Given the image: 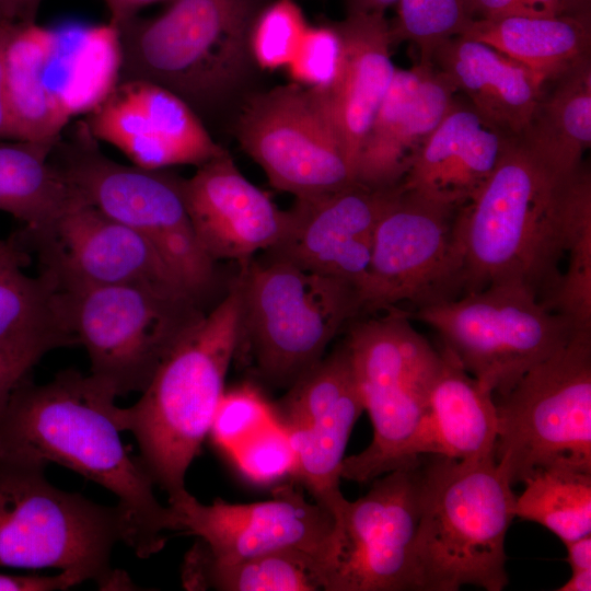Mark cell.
I'll use <instances>...</instances> for the list:
<instances>
[{
	"label": "cell",
	"instance_id": "1f68e13d",
	"mask_svg": "<svg viewBox=\"0 0 591 591\" xmlns=\"http://www.w3.org/2000/svg\"><path fill=\"white\" fill-rule=\"evenodd\" d=\"M56 38L55 28L14 23L5 48V80L13 140L56 142L66 125L42 82V68Z\"/></svg>",
	"mask_w": 591,
	"mask_h": 591
},
{
	"label": "cell",
	"instance_id": "d6a6232c",
	"mask_svg": "<svg viewBox=\"0 0 591 591\" xmlns=\"http://www.w3.org/2000/svg\"><path fill=\"white\" fill-rule=\"evenodd\" d=\"M0 258V343L50 350L77 345L61 317L58 290L45 275Z\"/></svg>",
	"mask_w": 591,
	"mask_h": 591
},
{
	"label": "cell",
	"instance_id": "7402d4cb",
	"mask_svg": "<svg viewBox=\"0 0 591 591\" xmlns=\"http://www.w3.org/2000/svg\"><path fill=\"white\" fill-rule=\"evenodd\" d=\"M456 92L432 62L396 68L360 148L355 182L370 188L401 185Z\"/></svg>",
	"mask_w": 591,
	"mask_h": 591
},
{
	"label": "cell",
	"instance_id": "74e56055",
	"mask_svg": "<svg viewBox=\"0 0 591 591\" xmlns=\"http://www.w3.org/2000/svg\"><path fill=\"white\" fill-rule=\"evenodd\" d=\"M343 58V39L336 24L309 25L286 69L292 83L325 93L335 85Z\"/></svg>",
	"mask_w": 591,
	"mask_h": 591
},
{
	"label": "cell",
	"instance_id": "f907efd6",
	"mask_svg": "<svg viewBox=\"0 0 591 591\" xmlns=\"http://www.w3.org/2000/svg\"><path fill=\"white\" fill-rule=\"evenodd\" d=\"M591 590V569L576 571L571 573L570 579L557 591H590Z\"/></svg>",
	"mask_w": 591,
	"mask_h": 591
},
{
	"label": "cell",
	"instance_id": "8992f818",
	"mask_svg": "<svg viewBox=\"0 0 591 591\" xmlns=\"http://www.w3.org/2000/svg\"><path fill=\"white\" fill-rule=\"evenodd\" d=\"M45 467L0 456V567L54 568L102 589H127L126 575L111 567L112 551L124 538L117 506L55 487Z\"/></svg>",
	"mask_w": 591,
	"mask_h": 591
},
{
	"label": "cell",
	"instance_id": "8fae6325",
	"mask_svg": "<svg viewBox=\"0 0 591 591\" xmlns=\"http://www.w3.org/2000/svg\"><path fill=\"white\" fill-rule=\"evenodd\" d=\"M61 317L90 360V374L118 397L141 393L158 367L206 314L189 294L149 285L58 289Z\"/></svg>",
	"mask_w": 591,
	"mask_h": 591
},
{
	"label": "cell",
	"instance_id": "7bdbcfd3",
	"mask_svg": "<svg viewBox=\"0 0 591 591\" xmlns=\"http://www.w3.org/2000/svg\"><path fill=\"white\" fill-rule=\"evenodd\" d=\"M13 24L0 22V140H13L5 80V48Z\"/></svg>",
	"mask_w": 591,
	"mask_h": 591
},
{
	"label": "cell",
	"instance_id": "5b68a950",
	"mask_svg": "<svg viewBox=\"0 0 591 591\" xmlns=\"http://www.w3.org/2000/svg\"><path fill=\"white\" fill-rule=\"evenodd\" d=\"M239 266L241 317L234 360L263 385L288 390L361 314L359 292L345 280L266 254Z\"/></svg>",
	"mask_w": 591,
	"mask_h": 591
},
{
	"label": "cell",
	"instance_id": "60d3db41",
	"mask_svg": "<svg viewBox=\"0 0 591 591\" xmlns=\"http://www.w3.org/2000/svg\"><path fill=\"white\" fill-rule=\"evenodd\" d=\"M82 580L69 571H58L53 576L38 573L11 575L0 572V591H53L65 590Z\"/></svg>",
	"mask_w": 591,
	"mask_h": 591
},
{
	"label": "cell",
	"instance_id": "ba28073f",
	"mask_svg": "<svg viewBox=\"0 0 591 591\" xmlns=\"http://www.w3.org/2000/svg\"><path fill=\"white\" fill-rule=\"evenodd\" d=\"M49 159L88 204L146 239L204 308L220 275L194 232L183 177L108 158L82 119L61 134Z\"/></svg>",
	"mask_w": 591,
	"mask_h": 591
},
{
	"label": "cell",
	"instance_id": "f1b7e54d",
	"mask_svg": "<svg viewBox=\"0 0 591 591\" xmlns=\"http://www.w3.org/2000/svg\"><path fill=\"white\" fill-rule=\"evenodd\" d=\"M459 36L491 46L545 83L590 57V21L571 16L474 19Z\"/></svg>",
	"mask_w": 591,
	"mask_h": 591
},
{
	"label": "cell",
	"instance_id": "cb8c5ba5",
	"mask_svg": "<svg viewBox=\"0 0 591 591\" xmlns=\"http://www.w3.org/2000/svg\"><path fill=\"white\" fill-rule=\"evenodd\" d=\"M344 58L335 85L314 92L346 152L355 177L356 161L396 67L391 28L383 13L349 12L336 24Z\"/></svg>",
	"mask_w": 591,
	"mask_h": 591
},
{
	"label": "cell",
	"instance_id": "484cf974",
	"mask_svg": "<svg viewBox=\"0 0 591 591\" xmlns=\"http://www.w3.org/2000/svg\"><path fill=\"white\" fill-rule=\"evenodd\" d=\"M432 63L489 124L519 137L543 95L545 82L491 46L455 36L433 53Z\"/></svg>",
	"mask_w": 591,
	"mask_h": 591
},
{
	"label": "cell",
	"instance_id": "f6af8a7d",
	"mask_svg": "<svg viewBox=\"0 0 591 591\" xmlns=\"http://www.w3.org/2000/svg\"><path fill=\"white\" fill-rule=\"evenodd\" d=\"M43 0H0V22L33 23Z\"/></svg>",
	"mask_w": 591,
	"mask_h": 591
},
{
	"label": "cell",
	"instance_id": "ab89813d",
	"mask_svg": "<svg viewBox=\"0 0 591 591\" xmlns=\"http://www.w3.org/2000/svg\"><path fill=\"white\" fill-rule=\"evenodd\" d=\"M44 355L38 349L0 343V412Z\"/></svg>",
	"mask_w": 591,
	"mask_h": 591
},
{
	"label": "cell",
	"instance_id": "e575fe53",
	"mask_svg": "<svg viewBox=\"0 0 591 591\" xmlns=\"http://www.w3.org/2000/svg\"><path fill=\"white\" fill-rule=\"evenodd\" d=\"M474 16L472 0H399L392 40L409 42L419 50V62L431 63L434 50L459 36Z\"/></svg>",
	"mask_w": 591,
	"mask_h": 591
},
{
	"label": "cell",
	"instance_id": "d6986e66",
	"mask_svg": "<svg viewBox=\"0 0 591 591\" xmlns=\"http://www.w3.org/2000/svg\"><path fill=\"white\" fill-rule=\"evenodd\" d=\"M82 120L99 142L143 169L197 167L225 152L185 101L146 80L118 81Z\"/></svg>",
	"mask_w": 591,
	"mask_h": 591
},
{
	"label": "cell",
	"instance_id": "4dcf8cb0",
	"mask_svg": "<svg viewBox=\"0 0 591 591\" xmlns=\"http://www.w3.org/2000/svg\"><path fill=\"white\" fill-rule=\"evenodd\" d=\"M55 142L0 140V211L39 230L85 201L50 161Z\"/></svg>",
	"mask_w": 591,
	"mask_h": 591
},
{
	"label": "cell",
	"instance_id": "f35d334b",
	"mask_svg": "<svg viewBox=\"0 0 591 591\" xmlns=\"http://www.w3.org/2000/svg\"><path fill=\"white\" fill-rule=\"evenodd\" d=\"M229 457L247 480L270 485L293 478L294 453L276 419L232 450Z\"/></svg>",
	"mask_w": 591,
	"mask_h": 591
},
{
	"label": "cell",
	"instance_id": "3957f363",
	"mask_svg": "<svg viewBox=\"0 0 591 591\" xmlns=\"http://www.w3.org/2000/svg\"><path fill=\"white\" fill-rule=\"evenodd\" d=\"M241 317L235 278L224 296L190 327L162 360L139 399L116 406L120 431H130L140 459L169 503L188 491L185 477L200 451L225 391Z\"/></svg>",
	"mask_w": 591,
	"mask_h": 591
},
{
	"label": "cell",
	"instance_id": "5bb4252c",
	"mask_svg": "<svg viewBox=\"0 0 591 591\" xmlns=\"http://www.w3.org/2000/svg\"><path fill=\"white\" fill-rule=\"evenodd\" d=\"M235 136L270 185L310 198L352 185L344 147L314 92L296 83L254 95Z\"/></svg>",
	"mask_w": 591,
	"mask_h": 591
},
{
	"label": "cell",
	"instance_id": "30bf717a",
	"mask_svg": "<svg viewBox=\"0 0 591 591\" xmlns=\"http://www.w3.org/2000/svg\"><path fill=\"white\" fill-rule=\"evenodd\" d=\"M495 402V460L511 486L543 468L591 473V329L577 331Z\"/></svg>",
	"mask_w": 591,
	"mask_h": 591
},
{
	"label": "cell",
	"instance_id": "b9f144b4",
	"mask_svg": "<svg viewBox=\"0 0 591 591\" xmlns=\"http://www.w3.org/2000/svg\"><path fill=\"white\" fill-rule=\"evenodd\" d=\"M475 15L484 20L512 16H549L535 8L530 0H472Z\"/></svg>",
	"mask_w": 591,
	"mask_h": 591
},
{
	"label": "cell",
	"instance_id": "4316f807",
	"mask_svg": "<svg viewBox=\"0 0 591 591\" xmlns=\"http://www.w3.org/2000/svg\"><path fill=\"white\" fill-rule=\"evenodd\" d=\"M55 31V43L42 68V82L67 126L71 118L95 108L118 83L120 33L111 22L67 24Z\"/></svg>",
	"mask_w": 591,
	"mask_h": 591
},
{
	"label": "cell",
	"instance_id": "d590c367",
	"mask_svg": "<svg viewBox=\"0 0 591 591\" xmlns=\"http://www.w3.org/2000/svg\"><path fill=\"white\" fill-rule=\"evenodd\" d=\"M309 24L292 0H277L252 20L248 31L251 59L264 70L287 68Z\"/></svg>",
	"mask_w": 591,
	"mask_h": 591
},
{
	"label": "cell",
	"instance_id": "c3c4849f",
	"mask_svg": "<svg viewBox=\"0 0 591 591\" xmlns=\"http://www.w3.org/2000/svg\"><path fill=\"white\" fill-rule=\"evenodd\" d=\"M399 0H348L349 12L383 13Z\"/></svg>",
	"mask_w": 591,
	"mask_h": 591
},
{
	"label": "cell",
	"instance_id": "e0dca14e",
	"mask_svg": "<svg viewBox=\"0 0 591 591\" xmlns=\"http://www.w3.org/2000/svg\"><path fill=\"white\" fill-rule=\"evenodd\" d=\"M12 240L36 254L39 274L57 289L141 283L192 296L146 239L86 201Z\"/></svg>",
	"mask_w": 591,
	"mask_h": 591
},
{
	"label": "cell",
	"instance_id": "f546056e",
	"mask_svg": "<svg viewBox=\"0 0 591 591\" xmlns=\"http://www.w3.org/2000/svg\"><path fill=\"white\" fill-rule=\"evenodd\" d=\"M328 564L300 549L244 558L211 555L197 541L187 552L182 582L187 590L326 591Z\"/></svg>",
	"mask_w": 591,
	"mask_h": 591
},
{
	"label": "cell",
	"instance_id": "ee69618b",
	"mask_svg": "<svg viewBox=\"0 0 591 591\" xmlns=\"http://www.w3.org/2000/svg\"><path fill=\"white\" fill-rule=\"evenodd\" d=\"M549 16H571L590 21V0H530Z\"/></svg>",
	"mask_w": 591,
	"mask_h": 591
},
{
	"label": "cell",
	"instance_id": "6da1fadb",
	"mask_svg": "<svg viewBox=\"0 0 591 591\" xmlns=\"http://www.w3.org/2000/svg\"><path fill=\"white\" fill-rule=\"evenodd\" d=\"M116 397L93 375L76 370L61 371L45 384L27 378L0 412V456L54 462L113 493L123 542L148 558L182 528L176 511L154 495L155 483L140 456L121 442Z\"/></svg>",
	"mask_w": 591,
	"mask_h": 591
},
{
	"label": "cell",
	"instance_id": "d4e9b609",
	"mask_svg": "<svg viewBox=\"0 0 591 591\" xmlns=\"http://www.w3.org/2000/svg\"><path fill=\"white\" fill-rule=\"evenodd\" d=\"M432 383L427 414L408 457L440 455L457 461L495 457L498 416L494 395L447 349Z\"/></svg>",
	"mask_w": 591,
	"mask_h": 591
},
{
	"label": "cell",
	"instance_id": "681fc988",
	"mask_svg": "<svg viewBox=\"0 0 591 591\" xmlns=\"http://www.w3.org/2000/svg\"><path fill=\"white\" fill-rule=\"evenodd\" d=\"M0 258L15 260L24 266L30 262V256L12 239L8 241L0 240Z\"/></svg>",
	"mask_w": 591,
	"mask_h": 591
},
{
	"label": "cell",
	"instance_id": "277c9868",
	"mask_svg": "<svg viewBox=\"0 0 591 591\" xmlns=\"http://www.w3.org/2000/svg\"><path fill=\"white\" fill-rule=\"evenodd\" d=\"M511 487L494 456L420 455L417 591L463 586L501 591L507 586L505 541L517 497Z\"/></svg>",
	"mask_w": 591,
	"mask_h": 591
},
{
	"label": "cell",
	"instance_id": "836d02e7",
	"mask_svg": "<svg viewBox=\"0 0 591 591\" xmlns=\"http://www.w3.org/2000/svg\"><path fill=\"white\" fill-rule=\"evenodd\" d=\"M514 515L536 522L567 543L591 534V473L551 467L524 480Z\"/></svg>",
	"mask_w": 591,
	"mask_h": 591
},
{
	"label": "cell",
	"instance_id": "2e32d148",
	"mask_svg": "<svg viewBox=\"0 0 591 591\" xmlns=\"http://www.w3.org/2000/svg\"><path fill=\"white\" fill-rule=\"evenodd\" d=\"M363 412L345 341L274 403L275 419L294 453L293 479L336 523L347 502L340 489V468L352 428Z\"/></svg>",
	"mask_w": 591,
	"mask_h": 591
},
{
	"label": "cell",
	"instance_id": "603a6c76",
	"mask_svg": "<svg viewBox=\"0 0 591 591\" xmlns=\"http://www.w3.org/2000/svg\"><path fill=\"white\" fill-rule=\"evenodd\" d=\"M510 137L487 123L471 104L454 100L399 186L460 208L489 178Z\"/></svg>",
	"mask_w": 591,
	"mask_h": 591
},
{
	"label": "cell",
	"instance_id": "44dd1931",
	"mask_svg": "<svg viewBox=\"0 0 591 591\" xmlns=\"http://www.w3.org/2000/svg\"><path fill=\"white\" fill-rule=\"evenodd\" d=\"M183 195L197 240L216 263H247L274 247L287 227V210L250 182L227 151L183 178Z\"/></svg>",
	"mask_w": 591,
	"mask_h": 591
},
{
	"label": "cell",
	"instance_id": "52a82bcc",
	"mask_svg": "<svg viewBox=\"0 0 591 591\" xmlns=\"http://www.w3.org/2000/svg\"><path fill=\"white\" fill-rule=\"evenodd\" d=\"M171 1L162 14L135 16L118 27L119 81L159 84L198 115L230 94L245 74L251 59V0Z\"/></svg>",
	"mask_w": 591,
	"mask_h": 591
},
{
	"label": "cell",
	"instance_id": "7a4b0ae2",
	"mask_svg": "<svg viewBox=\"0 0 591 591\" xmlns=\"http://www.w3.org/2000/svg\"><path fill=\"white\" fill-rule=\"evenodd\" d=\"M589 217L587 164L555 174L510 137L489 178L457 210L463 294L512 282L549 309L563 274L560 263L579 224Z\"/></svg>",
	"mask_w": 591,
	"mask_h": 591
},
{
	"label": "cell",
	"instance_id": "bcb514c9",
	"mask_svg": "<svg viewBox=\"0 0 591 591\" xmlns=\"http://www.w3.org/2000/svg\"><path fill=\"white\" fill-rule=\"evenodd\" d=\"M161 0H104L109 11V22L117 27L134 19L138 11Z\"/></svg>",
	"mask_w": 591,
	"mask_h": 591
},
{
	"label": "cell",
	"instance_id": "ac0fdd59",
	"mask_svg": "<svg viewBox=\"0 0 591 591\" xmlns=\"http://www.w3.org/2000/svg\"><path fill=\"white\" fill-rule=\"evenodd\" d=\"M182 533L193 534L213 556L244 558L283 549H300L328 564L335 549L334 517L304 499L292 483L281 484L268 500L230 503L216 498L205 505L187 493L169 503Z\"/></svg>",
	"mask_w": 591,
	"mask_h": 591
},
{
	"label": "cell",
	"instance_id": "9c48e42d",
	"mask_svg": "<svg viewBox=\"0 0 591 591\" xmlns=\"http://www.w3.org/2000/svg\"><path fill=\"white\" fill-rule=\"evenodd\" d=\"M344 341L373 437L360 453L344 459L340 476L369 483L416 460L408 457V449L427 414L442 354L402 308L355 321Z\"/></svg>",
	"mask_w": 591,
	"mask_h": 591
},
{
	"label": "cell",
	"instance_id": "4fadbf2b",
	"mask_svg": "<svg viewBox=\"0 0 591 591\" xmlns=\"http://www.w3.org/2000/svg\"><path fill=\"white\" fill-rule=\"evenodd\" d=\"M457 210L401 188L375 228L361 313L401 303L417 310L463 296Z\"/></svg>",
	"mask_w": 591,
	"mask_h": 591
},
{
	"label": "cell",
	"instance_id": "7c38bea8",
	"mask_svg": "<svg viewBox=\"0 0 591 591\" xmlns=\"http://www.w3.org/2000/svg\"><path fill=\"white\" fill-rule=\"evenodd\" d=\"M408 314L436 329L443 347L494 397L507 394L579 331L512 282L491 283Z\"/></svg>",
	"mask_w": 591,
	"mask_h": 591
},
{
	"label": "cell",
	"instance_id": "ffe728a7",
	"mask_svg": "<svg viewBox=\"0 0 591 591\" xmlns=\"http://www.w3.org/2000/svg\"><path fill=\"white\" fill-rule=\"evenodd\" d=\"M401 192L358 183L325 195L296 198L279 242L264 254L301 269L364 287L375 228ZM361 301V300H360Z\"/></svg>",
	"mask_w": 591,
	"mask_h": 591
},
{
	"label": "cell",
	"instance_id": "7dc6e473",
	"mask_svg": "<svg viewBox=\"0 0 591 591\" xmlns=\"http://www.w3.org/2000/svg\"><path fill=\"white\" fill-rule=\"evenodd\" d=\"M571 571L591 569V534L565 543Z\"/></svg>",
	"mask_w": 591,
	"mask_h": 591
},
{
	"label": "cell",
	"instance_id": "83f0119b",
	"mask_svg": "<svg viewBox=\"0 0 591 591\" xmlns=\"http://www.w3.org/2000/svg\"><path fill=\"white\" fill-rule=\"evenodd\" d=\"M542 95L519 137L521 144L555 174H568L582 163L591 143V60L587 57L555 79Z\"/></svg>",
	"mask_w": 591,
	"mask_h": 591
},
{
	"label": "cell",
	"instance_id": "8d00e7d4",
	"mask_svg": "<svg viewBox=\"0 0 591 591\" xmlns=\"http://www.w3.org/2000/svg\"><path fill=\"white\" fill-rule=\"evenodd\" d=\"M274 420V403L255 383L244 382L224 391L209 436L219 449L229 454Z\"/></svg>",
	"mask_w": 591,
	"mask_h": 591
},
{
	"label": "cell",
	"instance_id": "9a60e30c",
	"mask_svg": "<svg viewBox=\"0 0 591 591\" xmlns=\"http://www.w3.org/2000/svg\"><path fill=\"white\" fill-rule=\"evenodd\" d=\"M420 456L347 500L336 523L326 591H417L414 541Z\"/></svg>",
	"mask_w": 591,
	"mask_h": 591
}]
</instances>
